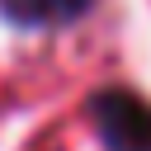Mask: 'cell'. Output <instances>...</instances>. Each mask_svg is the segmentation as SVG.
<instances>
[{"mask_svg":"<svg viewBox=\"0 0 151 151\" xmlns=\"http://www.w3.org/2000/svg\"><path fill=\"white\" fill-rule=\"evenodd\" d=\"M99 0H0V19L28 33H52L76 19H85Z\"/></svg>","mask_w":151,"mask_h":151,"instance_id":"obj_2","label":"cell"},{"mask_svg":"<svg viewBox=\"0 0 151 151\" xmlns=\"http://www.w3.org/2000/svg\"><path fill=\"white\" fill-rule=\"evenodd\" d=\"M85 118L104 151H151V104L127 85H104L85 99Z\"/></svg>","mask_w":151,"mask_h":151,"instance_id":"obj_1","label":"cell"}]
</instances>
